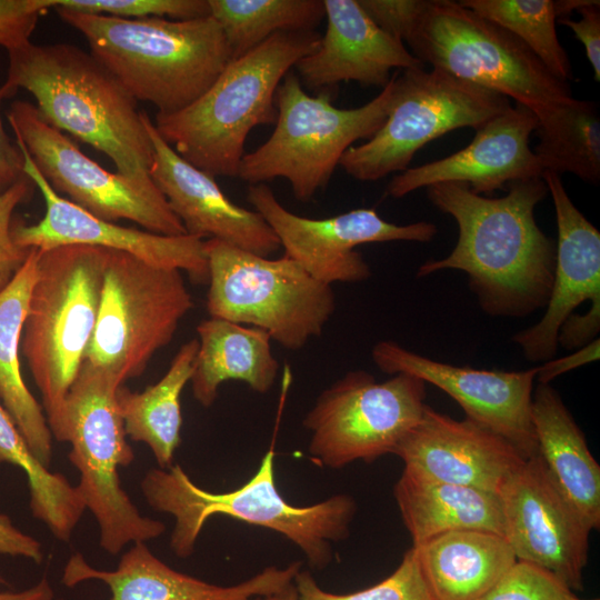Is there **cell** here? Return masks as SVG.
<instances>
[{
	"mask_svg": "<svg viewBox=\"0 0 600 600\" xmlns=\"http://www.w3.org/2000/svg\"><path fill=\"white\" fill-rule=\"evenodd\" d=\"M67 10L123 19H197L210 16L208 0H58Z\"/></svg>",
	"mask_w": 600,
	"mask_h": 600,
	"instance_id": "d590c367",
	"label": "cell"
},
{
	"mask_svg": "<svg viewBox=\"0 0 600 600\" xmlns=\"http://www.w3.org/2000/svg\"><path fill=\"white\" fill-rule=\"evenodd\" d=\"M499 497L503 537L517 561L582 591L591 529L553 484L538 454L511 474Z\"/></svg>",
	"mask_w": 600,
	"mask_h": 600,
	"instance_id": "2e32d148",
	"label": "cell"
},
{
	"mask_svg": "<svg viewBox=\"0 0 600 600\" xmlns=\"http://www.w3.org/2000/svg\"><path fill=\"white\" fill-rule=\"evenodd\" d=\"M433 600H478L517 562L503 536L457 530L412 547Z\"/></svg>",
	"mask_w": 600,
	"mask_h": 600,
	"instance_id": "484cf974",
	"label": "cell"
},
{
	"mask_svg": "<svg viewBox=\"0 0 600 600\" xmlns=\"http://www.w3.org/2000/svg\"><path fill=\"white\" fill-rule=\"evenodd\" d=\"M537 126L536 114L516 103L477 129L463 149L393 176L386 193L399 199L436 183L459 182L478 194H491L513 181L541 177L543 170L529 146Z\"/></svg>",
	"mask_w": 600,
	"mask_h": 600,
	"instance_id": "d6986e66",
	"label": "cell"
},
{
	"mask_svg": "<svg viewBox=\"0 0 600 600\" xmlns=\"http://www.w3.org/2000/svg\"><path fill=\"white\" fill-rule=\"evenodd\" d=\"M20 148L26 174L42 193L46 212L34 224L13 221L12 237L23 249L46 251L68 244L102 247L130 253L152 266L184 271L192 282L208 283L204 240L189 236H162L98 218L58 194L42 177L24 144Z\"/></svg>",
	"mask_w": 600,
	"mask_h": 600,
	"instance_id": "ac0fdd59",
	"label": "cell"
},
{
	"mask_svg": "<svg viewBox=\"0 0 600 600\" xmlns=\"http://www.w3.org/2000/svg\"><path fill=\"white\" fill-rule=\"evenodd\" d=\"M24 471L30 510L53 537L68 542L87 510L77 489L68 479L42 466L30 451L13 419L0 402V463Z\"/></svg>",
	"mask_w": 600,
	"mask_h": 600,
	"instance_id": "1f68e13d",
	"label": "cell"
},
{
	"mask_svg": "<svg viewBox=\"0 0 600 600\" xmlns=\"http://www.w3.org/2000/svg\"><path fill=\"white\" fill-rule=\"evenodd\" d=\"M53 589L47 578L21 591L0 592V600H53Z\"/></svg>",
	"mask_w": 600,
	"mask_h": 600,
	"instance_id": "bcb514c9",
	"label": "cell"
},
{
	"mask_svg": "<svg viewBox=\"0 0 600 600\" xmlns=\"http://www.w3.org/2000/svg\"><path fill=\"white\" fill-rule=\"evenodd\" d=\"M106 248L68 244L40 250L21 353L40 390L52 436L64 440V404L91 342Z\"/></svg>",
	"mask_w": 600,
	"mask_h": 600,
	"instance_id": "8992f818",
	"label": "cell"
},
{
	"mask_svg": "<svg viewBox=\"0 0 600 600\" xmlns=\"http://www.w3.org/2000/svg\"><path fill=\"white\" fill-rule=\"evenodd\" d=\"M121 383L110 372L82 362L64 404V440L79 471L76 486L99 527L100 547L110 554L160 537L162 521L144 517L123 490L118 470L134 453L127 441L116 393Z\"/></svg>",
	"mask_w": 600,
	"mask_h": 600,
	"instance_id": "ba28073f",
	"label": "cell"
},
{
	"mask_svg": "<svg viewBox=\"0 0 600 600\" xmlns=\"http://www.w3.org/2000/svg\"><path fill=\"white\" fill-rule=\"evenodd\" d=\"M384 32L404 42L428 0H358Z\"/></svg>",
	"mask_w": 600,
	"mask_h": 600,
	"instance_id": "ab89813d",
	"label": "cell"
},
{
	"mask_svg": "<svg viewBox=\"0 0 600 600\" xmlns=\"http://www.w3.org/2000/svg\"><path fill=\"white\" fill-rule=\"evenodd\" d=\"M57 600H63V599H57Z\"/></svg>",
	"mask_w": 600,
	"mask_h": 600,
	"instance_id": "816d5d0a",
	"label": "cell"
},
{
	"mask_svg": "<svg viewBox=\"0 0 600 600\" xmlns=\"http://www.w3.org/2000/svg\"><path fill=\"white\" fill-rule=\"evenodd\" d=\"M0 553L22 557L36 563L43 559V549L39 540L18 529L11 519L0 513Z\"/></svg>",
	"mask_w": 600,
	"mask_h": 600,
	"instance_id": "7bdbcfd3",
	"label": "cell"
},
{
	"mask_svg": "<svg viewBox=\"0 0 600 600\" xmlns=\"http://www.w3.org/2000/svg\"><path fill=\"white\" fill-rule=\"evenodd\" d=\"M394 74L381 92L354 109L332 104L323 90L311 97L289 71L276 91L278 117L270 138L244 153L237 177L250 184L284 178L293 196L310 201L328 184L343 153L360 139H370L384 122L393 97Z\"/></svg>",
	"mask_w": 600,
	"mask_h": 600,
	"instance_id": "52a82bcc",
	"label": "cell"
},
{
	"mask_svg": "<svg viewBox=\"0 0 600 600\" xmlns=\"http://www.w3.org/2000/svg\"><path fill=\"white\" fill-rule=\"evenodd\" d=\"M250 600H299L294 583L288 584L282 590L263 597H256Z\"/></svg>",
	"mask_w": 600,
	"mask_h": 600,
	"instance_id": "c3c4849f",
	"label": "cell"
},
{
	"mask_svg": "<svg viewBox=\"0 0 600 600\" xmlns=\"http://www.w3.org/2000/svg\"><path fill=\"white\" fill-rule=\"evenodd\" d=\"M247 199L276 233L286 257L299 263L314 279L334 282H361L371 269L356 247L388 241L428 242L437 226L419 221L396 224L374 209L360 208L322 219L306 218L286 209L266 183L250 184Z\"/></svg>",
	"mask_w": 600,
	"mask_h": 600,
	"instance_id": "9a60e30c",
	"label": "cell"
},
{
	"mask_svg": "<svg viewBox=\"0 0 600 600\" xmlns=\"http://www.w3.org/2000/svg\"><path fill=\"white\" fill-rule=\"evenodd\" d=\"M40 250L31 248L22 267L0 291V402L17 424L36 459L49 468L52 433L42 407L29 391L20 366L21 336Z\"/></svg>",
	"mask_w": 600,
	"mask_h": 600,
	"instance_id": "4316f807",
	"label": "cell"
},
{
	"mask_svg": "<svg viewBox=\"0 0 600 600\" xmlns=\"http://www.w3.org/2000/svg\"><path fill=\"white\" fill-rule=\"evenodd\" d=\"M8 56L6 98L19 89L30 92L48 124L103 152L118 173L154 183L152 143L137 100L90 52L29 41Z\"/></svg>",
	"mask_w": 600,
	"mask_h": 600,
	"instance_id": "7a4b0ae2",
	"label": "cell"
},
{
	"mask_svg": "<svg viewBox=\"0 0 600 600\" xmlns=\"http://www.w3.org/2000/svg\"><path fill=\"white\" fill-rule=\"evenodd\" d=\"M326 33L318 48L296 64L301 83L327 90L342 81L384 88L392 69L424 67L368 16L358 0H323Z\"/></svg>",
	"mask_w": 600,
	"mask_h": 600,
	"instance_id": "603a6c76",
	"label": "cell"
},
{
	"mask_svg": "<svg viewBox=\"0 0 600 600\" xmlns=\"http://www.w3.org/2000/svg\"><path fill=\"white\" fill-rule=\"evenodd\" d=\"M562 600H599V599L598 598H594V599H581L573 591L567 590L566 593L562 597Z\"/></svg>",
	"mask_w": 600,
	"mask_h": 600,
	"instance_id": "681fc988",
	"label": "cell"
},
{
	"mask_svg": "<svg viewBox=\"0 0 600 600\" xmlns=\"http://www.w3.org/2000/svg\"><path fill=\"white\" fill-rule=\"evenodd\" d=\"M531 417L538 457L564 499L591 529L600 527V466L583 431L551 384L533 390Z\"/></svg>",
	"mask_w": 600,
	"mask_h": 600,
	"instance_id": "d4e9b609",
	"label": "cell"
},
{
	"mask_svg": "<svg viewBox=\"0 0 600 600\" xmlns=\"http://www.w3.org/2000/svg\"><path fill=\"white\" fill-rule=\"evenodd\" d=\"M181 272L106 248L98 319L83 361L121 383L141 376L193 308Z\"/></svg>",
	"mask_w": 600,
	"mask_h": 600,
	"instance_id": "8fae6325",
	"label": "cell"
},
{
	"mask_svg": "<svg viewBox=\"0 0 600 600\" xmlns=\"http://www.w3.org/2000/svg\"><path fill=\"white\" fill-rule=\"evenodd\" d=\"M299 600H433L419 567L416 550L406 551L400 564L386 579L352 593L323 590L308 570H300L293 580Z\"/></svg>",
	"mask_w": 600,
	"mask_h": 600,
	"instance_id": "e575fe53",
	"label": "cell"
},
{
	"mask_svg": "<svg viewBox=\"0 0 600 600\" xmlns=\"http://www.w3.org/2000/svg\"><path fill=\"white\" fill-rule=\"evenodd\" d=\"M203 247L210 317L262 329L288 350L322 333L336 310L330 284L286 256L270 259L217 239Z\"/></svg>",
	"mask_w": 600,
	"mask_h": 600,
	"instance_id": "9c48e42d",
	"label": "cell"
},
{
	"mask_svg": "<svg viewBox=\"0 0 600 600\" xmlns=\"http://www.w3.org/2000/svg\"><path fill=\"white\" fill-rule=\"evenodd\" d=\"M600 309L590 307L584 314L572 313L562 323L558 333V348L579 349L598 338Z\"/></svg>",
	"mask_w": 600,
	"mask_h": 600,
	"instance_id": "b9f144b4",
	"label": "cell"
},
{
	"mask_svg": "<svg viewBox=\"0 0 600 600\" xmlns=\"http://www.w3.org/2000/svg\"><path fill=\"white\" fill-rule=\"evenodd\" d=\"M301 566L300 561L284 568L271 566L238 584L218 586L172 569L146 542H136L113 570L97 569L80 553L72 554L64 566L62 583L72 588L89 580L101 581L110 590V600H250L292 583Z\"/></svg>",
	"mask_w": 600,
	"mask_h": 600,
	"instance_id": "cb8c5ba5",
	"label": "cell"
},
{
	"mask_svg": "<svg viewBox=\"0 0 600 600\" xmlns=\"http://www.w3.org/2000/svg\"><path fill=\"white\" fill-rule=\"evenodd\" d=\"M237 59L278 32L310 31L324 18L323 0H208Z\"/></svg>",
	"mask_w": 600,
	"mask_h": 600,
	"instance_id": "d6a6232c",
	"label": "cell"
},
{
	"mask_svg": "<svg viewBox=\"0 0 600 600\" xmlns=\"http://www.w3.org/2000/svg\"><path fill=\"white\" fill-rule=\"evenodd\" d=\"M314 30L278 32L231 59L210 88L173 113H157L154 127L186 161L213 176L237 177L249 132L276 123V91L284 76L313 52Z\"/></svg>",
	"mask_w": 600,
	"mask_h": 600,
	"instance_id": "5b68a950",
	"label": "cell"
},
{
	"mask_svg": "<svg viewBox=\"0 0 600 600\" xmlns=\"http://www.w3.org/2000/svg\"><path fill=\"white\" fill-rule=\"evenodd\" d=\"M538 120L534 154L543 171L600 181V116L593 101L571 98L531 110Z\"/></svg>",
	"mask_w": 600,
	"mask_h": 600,
	"instance_id": "4dcf8cb0",
	"label": "cell"
},
{
	"mask_svg": "<svg viewBox=\"0 0 600 600\" xmlns=\"http://www.w3.org/2000/svg\"><path fill=\"white\" fill-rule=\"evenodd\" d=\"M511 107L509 98L424 67L394 73L388 116L364 143L350 147L339 166L360 181L402 172L428 142L461 128H481Z\"/></svg>",
	"mask_w": 600,
	"mask_h": 600,
	"instance_id": "7c38bea8",
	"label": "cell"
},
{
	"mask_svg": "<svg viewBox=\"0 0 600 600\" xmlns=\"http://www.w3.org/2000/svg\"><path fill=\"white\" fill-rule=\"evenodd\" d=\"M197 332L199 348L190 382L202 407L213 404L220 384L228 380L242 381L258 393L272 388L279 362L268 332L213 317L202 320Z\"/></svg>",
	"mask_w": 600,
	"mask_h": 600,
	"instance_id": "83f0119b",
	"label": "cell"
},
{
	"mask_svg": "<svg viewBox=\"0 0 600 600\" xmlns=\"http://www.w3.org/2000/svg\"><path fill=\"white\" fill-rule=\"evenodd\" d=\"M394 454L404 469L424 478L498 496L526 460L494 432L469 419L456 420L428 404Z\"/></svg>",
	"mask_w": 600,
	"mask_h": 600,
	"instance_id": "44dd1931",
	"label": "cell"
},
{
	"mask_svg": "<svg viewBox=\"0 0 600 600\" xmlns=\"http://www.w3.org/2000/svg\"><path fill=\"white\" fill-rule=\"evenodd\" d=\"M556 211L558 241L552 286L542 318L512 340L534 362L553 359L562 323L582 302L600 309V232L570 199L561 176L541 174Z\"/></svg>",
	"mask_w": 600,
	"mask_h": 600,
	"instance_id": "7402d4cb",
	"label": "cell"
},
{
	"mask_svg": "<svg viewBox=\"0 0 600 600\" xmlns=\"http://www.w3.org/2000/svg\"><path fill=\"white\" fill-rule=\"evenodd\" d=\"M4 98L0 87V196L27 177L22 152L17 142L11 141L2 122L1 101Z\"/></svg>",
	"mask_w": 600,
	"mask_h": 600,
	"instance_id": "f6af8a7d",
	"label": "cell"
},
{
	"mask_svg": "<svg viewBox=\"0 0 600 600\" xmlns=\"http://www.w3.org/2000/svg\"><path fill=\"white\" fill-rule=\"evenodd\" d=\"M141 116L152 143L150 177L187 234L217 239L262 257L281 248L259 212L232 202L213 176L180 157L158 133L150 117L144 111Z\"/></svg>",
	"mask_w": 600,
	"mask_h": 600,
	"instance_id": "ffe728a7",
	"label": "cell"
},
{
	"mask_svg": "<svg viewBox=\"0 0 600 600\" xmlns=\"http://www.w3.org/2000/svg\"><path fill=\"white\" fill-rule=\"evenodd\" d=\"M580 18L559 20L570 28L576 38L583 44L586 56L592 67L594 80L600 81V1L590 0L579 11Z\"/></svg>",
	"mask_w": 600,
	"mask_h": 600,
	"instance_id": "60d3db41",
	"label": "cell"
},
{
	"mask_svg": "<svg viewBox=\"0 0 600 600\" xmlns=\"http://www.w3.org/2000/svg\"><path fill=\"white\" fill-rule=\"evenodd\" d=\"M6 582H7V581H6V578H4V577L1 574V572H0V584H3V583H6Z\"/></svg>",
	"mask_w": 600,
	"mask_h": 600,
	"instance_id": "f907efd6",
	"label": "cell"
},
{
	"mask_svg": "<svg viewBox=\"0 0 600 600\" xmlns=\"http://www.w3.org/2000/svg\"><path fill=\"white\" fill-rule=\"evenodd\" d=\"M393 497L412 547L457 530L503 536L501 499L496 493L431 480L403 468Z\"/></svg>",
	"mask_w": 600,
	"mask_h": 600,
	"instance_id": "f1b7e54d",
	"label": "cell"
},
{
	"mask_svg": "<svg viewBox=\"0 0 600 600\" xmlns=\"http://www.w3.org/2000/svg\"><path fill=\"white\" fill-rule=\"evenodd\" d=\"M198 348V339L183 343L166 374L143 391L133 392L122 384L116 393L127 437L147 444L161 469L173 464L181 442L180 397L191 379Z\"/></svg>",
	"mask_w": 600,
	"mask_h": 600,
	"instance_id": "f546056e",
	"label": "cell"
},
{
	"mask_svg": "<svg viewBox=\"0 0 600 600\" xmlns=\"http://www.w3.org/2000/svg\"><path fill=\"white\" fill-rule=\"evenodd\" d=\"M58 0H0V46L7 51L30 41L38 19Z\"/></svg>",
	"mask_w": 600,
	"mask_h": 600,
	"instance_id": "f35d334b",
	"label": "cell"
},
{
	"mask_svg": "<svg viewBox=\"0 0 600 600\" xmlns=\"http://www.w3.org/2000/svg\"><path fill=\"white\" fill-rule=\"evenodd\" d=\"M463 7L518 38L559 80L573 79L570 59L556 31L553 0H462Z\"/></svg>",
	"mask_w": 600,
	"mask_h": 600,
	"instance_id": "836d02e7",
	"label": "cell"
},
{
	"mask_svg": "<svg viewBox=\"0 0 600 600\" xmlns=\"http://www.w3.org/2000/svg\"><path fill=\"white\" fill-rule=\"evenodd\" d=\"M404 42L424 66L530 110L573 98L570 83L556 78L518 38L458 1L428 0Z\"/></svg>",
	"mask_w": 600,
	"mask_h": 600,
	"instance_id": "30bf717a",
	"label": "cell"
},
{
	"mask_svg": "<svg viewBox=\"0 0 600 600\" xmlns=\"http://www.w3.org/2000/svg\"><path fill=\"white\" fill-rule=\"evenodd\" d=\"M600 357L599 338L559 359H550L537 367L536 380L550 384L552 380L573 369L594 362Z\"/></svg>",
	"mask_w": 600,
	"mask_h": 600,
	"instance_id": "ee69618b",
	"label": "cell"
},
{
	"mask_svg": "<svg viewBox=\"0 0 600 600\" xmlns=\"http://www.w3.org/2000/svg\"><path fill=\"white\" fill-rule=\"evenodd\" d=\"M567 588L550 572L517 561L508 572L478 600H562Z\"/></svg>",
	"mask_w": 600,
	"mask_h": 600,
	"instance_id": "8d00e7d4",
	"label": "cell"
},
{
	"mask_svg": "<svg viewBox=\"0 0 600 600\" xmlns=\"http://www.w3.org/2000/svg\"><path fill=\"white\" fill-rule=\"evenodd\" d=\"M274 456L272 446L246 483L220 493L197 486L179 464L150 469L141 491L153 510L173 517L172 552L182 559L190 557L206 522L227 516L284 536L303 552L311 568H327L333 558L332 543L350 533L357 503L343 493L309 506L289 503L276 483Z\"/></svg>",
	"mask_w": 600,
	"mask_h": 600,
	"instance_id": "277c9868",
	"label": "cell"
},
{
	"mask_svg": "<svg viewBox=\"0 0 600 600\" xmlns=\"http://www.w3.org/2000/svg\"><path fill=\"white\" fill-rule=\"evenodd\" d=\"M36 188L27 176L0 196V291L12 280L30 252L13 240V212L31 198Z\"/></svg>",
	"mask_w": 600,
	"mask_h": 600,
	"instance_id": "74e56055",
	"label": "cell"
},
{
	"mask_svg": "<svg viewBox=\"0 0 600 600\" xmlns=\"http://www.w3.org/2000/svg\"><path fill=\"white\" fill-rule=\"evenodd\" d=\"M590 0H557L553 1L557 20L568 19L573 11H579Z\"/></svg>",
	"mask_w": 600,
	"mask_h": 600,
	"instance_id": "7dc6e473",
	"label": "cell"
},
{
	"mask_svg": "<svg viewBox=\"0 0 600 600\" xmlns=\"http://www.w3.org/2000/svg\"><path fill=\"white\" fill-rule=\"evenodd\" d=\"M137 100L173 113L202 96L231 60L211 17L123 19L53 8Z\"/></svg>",
	"mask_w": 600,
	"mask_h": 600,
	"instance_id": "3957f363",
	"label": "cell"
},
{
	"mask_svg": "<svg viewBox=\"0 0 600 600\" xmlns=\"http://www.w3.org/2000/svg\"><path fill=\"white\" fill-rule=\"evenodd\" d=\"M548 194L541 177L513 181L490 198L467 184L427 188L430 202L458 224V241L442 259L422 263L417 277L453 269L468 276L480 308L491 317L524 318L548 302L556 242L537 224L534 209Z\"/></svg>",
	"mask_w": 600,
	"mask_h": 600,
	"instance_id": "6da1fadb",
	"label": "cell"
},
{
	"mask_svg": "<svg viewBox=\"0 0 600 600\" xmlns=\"http://www.w3.org/2000/svg\"><path fill=\"white\" fill-rule=\"evenodd\" d=\"M371 357L384 373H407L442 390L461 407L466 419L502 437L526 459L538 454L531 417L537 367L520 371L458 367L391 340L377 342Z\"/></svg>",
	"mask_w": 600,
	"mask_h": 600,
	"instance_id": "e0dca14e",
	"label": "cell"
},
{
	"mask_svg": "<svg viewBox=\"0 0 600 600\" xmlns=\"http://www.w3.org/2000/svg\"><path fill=\"white\" fill-rule=\"evenodd\" d=\"M424 399L426 383L417 377L397 373L378 382L364 370L348 371L319 394L303 418L311 459L341 469L394 454L420 420Z\"/></svg>",
	"mask_w": 600,
	"mask_h": 600,
	"instance_id": "4fadbf2b",
	"label": "cell"
},
{
	"mask_svg": "<svg viewBox=\"0 0 600 600\" xmlns=\"http://www.w3.org/2000/svg\"><path fill=\"white\" fill-rule=\"evenodd\" d=\"M7 119L16 139L24 144L36 167L58 194H66V199L107 221L127 219L152 233L187 234L154 183L143 184L106 170L84 154L70 137L48 124L33 103L12 102Z\"/></svg>",
	"mask_w": 600,
	"mask_h": 600,
	"instance_id": "5bb4252c",
	"label": "cell"
}]
</instances>
